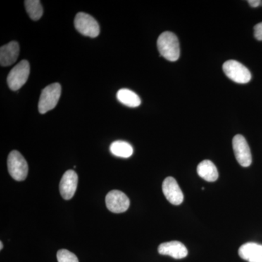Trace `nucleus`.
<instances>
[{
  "instance_id": "1",
  "label": "nucleus",
  "mask_w": 262,
  "mask_h": 262,
  "mask_svg": "<svg viewBox=\"0 0 262 262\" xmlns=\"http://www.w3.org/2000/svg\"><path fill=\"white\" fill-rule=\"evenodd\" d=\"M158 48L160 55L168 61H177L180 56L179 39L173 33H162L158 37Z\"/></svg>"
},
{
  "instance_id": "2",
  "label": "nucleus",
  "mask_w": 262,
  "mask_h": 262,
  "mask_svg": "<svg viewBox=\"0 0 262 262\" xmlns=\"http://www.w3.org/2000/svg\"><path fill=\"white\" fill-rule=\"evenodd\" d=\"M61 94V86L59 83L49 84L42 90L39 97L38 108L40 114H46L56 107Z\"/></svg>"
},
{
  "instance_id": "3",
  "label": "nucleus",
  "mask_w": 262,
  "mask_h": 262,
  "mask_svg": "<svg viewBox=\"0 0 262 262\" xmlns=\"http://www.w3.org/2000/svg\"><path fill=\"white\" fill-rule=\"evenodd\" d=\"M8 169L12 178L18 182L25 180L28 175V163L16 150H13L8 155Z\"/></svg>"
},
{
  "instance_id": "4",
  "label": "nucleus",
  "mask_w": 262,
  "mask_h": 262,
  "mask_svg": "<svg viewBox=\"0 0 262 262\" xmlns=\"http://www.w3.org/2000/svg\"><path fill=\"white\" fill-rule=\"evenodd\" d=\"M30 65L27 60H23L12 69L8 76V84L12 91H17L28 80Z\"/></svg>"
},
{
  "instance_id": "5",
  "label": "nucleus",
  "mask_w": 262,
  "mask_h": 262,
  "mask_svg": "<svg viewBox=\"0 0 262 262\" xmlns=\"http://www.w3.org/2000/svg\"><path fill=\"white\" fill-rule=\"evenodd\" d=\"M224 72L230 80L239 84L250 82L251 74L242 63L234 60H229L223 64Z\"/></svg>"
},
{
  "instance_id": "6",
  "label": "nucleus",
  "mask_w": 262,
  "mask_h": 262,
  "mask_svg": "<svg viewBox=\"0 0 262 262\" xmlns=\"http://www.w3.org/2000/svg\"><path fill=\"white\" fill-rule=\"evenodd\" d=\"M75 27L80 34L87 37H96L100 33L98 22L96 19L87 13H79L76 15Z\"/></svg>"
},
{
  "instance_id": "7",
  "label": "nucleus",
  "mask_w": 262,
  "mask_h": 262,
  "mask_svg": "<svg viewBox=\"0 0 262 262\" xmlns=\"http://www.w3.org/2000/svg\"><path fill=\"white\" fill-rule=\"evenodd\" d=\"M236 160L243 167H248L252 163V156L247 141L242 135H236L232 140Z\"/></svg>"
},
{
  "instance_id": "8",
  "label": "nucleus",
  "mask_w": 262,
  "mask_h": 262,
  "mask_svg": "<svg viewBox=\"0 0 262 262\" xmlns=\"http://www.w3.org/2000/svg\"><path fill=\"white\" fill-rule=\"evenodd\" d=\"M106 207L115 213L125 212L130 206V200L125 193L119 190H112L106 196Z\"/></svg>"
},
{
  "instance_id": "9",
  "label": "nucleus",
  "mask_w": 262,
  "mask_h": 262,
  "mask_svg": "<svg viewBox=\"0 0 262 262\" xmlns=\"http://www.w3.org/2000/svg\"><path fill=\"white\" fill-rule=\"evenodd\" d=\"M163 192L165 198L171 204L179 206L184 201V194L177 180L173 177H167L163 183Z\"/></svg>"
},
{
  "instance_id": "10",
  "label": "nucleus",
  "mask_w": 262,
  "mask_h": 262,
  "mask_svg": "<svg viewBox=\"0 0 262 262\" xmlns=\"http://www.w3.org/2000/svg\"><path fill=\"white\" fill-rule=\"evenodd\" d=\"M78 184V176L75 170L66 171L60 182L59 189L62 198L70 200L75 195Z\"/></svg>"
},
{
  "instance_id": "11",
  "label": "nucleus",
  "mask_w": 262,
  "mask_h": 262,
  "mask_svg": "<svg viewBox=\"0 0 262 262\" xmlns=\"http://www.w3.org/2000/svg\"><path fill=\"white\" fill-rule=\"evenodd\" d=\"M158 252L160 254L170 256L176 259H182L188 254L187 248L179 241H170L160 244Z\"/></svg>"
},
{
  "instance_id": "12",
  "label": "nucleus",
  "mask_w": 262,
  "mask_h": 262,
  "mask_svg": "<svg viewBox=\"0 0 262 262\" xmlns=\"http://www.w3.org/2000/svg\"><path fill=\"white\" fill-rule=\"evenodd\" d=\"M20 48L18 43L12 41L0 48V64L2 67H8L13 64L18 59Z\"/></svg>"
},
{
  "instance_id": "13",
  "label": "nucleus",
  "mask_w": 262,
  "mask_h": 262,
  "mask_svg": "<svg viewBox=\"0 0 262 262\" xmlns=\"http://www.w3.org/2000/svg\"><path fill=\"white\" fill-rule=\"evenodd\" d=\"M239 256L248 262H262V245L247 243L239 248Z\"/></svg>"
},
{
  "instance_id": "14",
  "label": "nucleus",
  "mask_w": 262,
  "mask_h": 262,
  "mask_svg": "<svg viewBox=\"0 0 262 262\" xmlns=\"http://www.w3.org/2000/svg\"><path fill=\"white\" fill-rule=\"evenodd\" d=\"M198 175L207 182H213L219 178V172L216 167L211 160L202 161L196 168Z\"/></svg>"
},
{
  "instance_id": "15",
  "label": "nucleus",
  "mask_w": 262,
  "mask_h": 262,
  "mask_svg": "<svg viewBox=\"0 0 262 262\" xmlns=\"http://www.w3.org/2000/svg\"><path fill=\"white\" fill-rule=\"evenodd\" d=\"M117 98L120 103L129 107H137L141 103L139 96L128 89L120 90L117 92Z\"/></svg>"
},
{
  "instance_id": "16",
  "label": "nucleus",
  "mask_w": 262,
  "mask_h": 262,
  "mask_svg": "<svg viewBox=\"0 0 262 262\" xmlns=\"http://www.w3.org/2000/svg\"><path fill=\"white\" fill-rule=\"evenodd\" d=\"M110 151L115 156L128 158L134 153V149L132 146L126 141H117L113 142L110 146Z\"/></svg>"
},
{
  "instance_id": "17",
  "label": "nucleus",
  "mask_w": 262,
  "mask_h": 262,
  "mask_svg": "<svg viewBox=\"0 0 262 262\" xmlns=\"http://www.w3.org/2000/svg\"><path fill=\"white\" fill-rule=\"evenodd\" d=\"M26 10L33 20H38L43 14V8L39 0H26L24 2Z\"/></svg>"
},
{
  "instance_id": "18",
  "label": "nucleus",
  "mask_w": 262,
  "mask_h": 262,
  "mask_svg": "<svg viewBox=\"0 0 262 262\" xmlns=\"http://www.w3.org/2000/svg\"><path fill=\"white\" fill-rule=\"evenodd\" d=\"M57 259L58 262H79L78 258L75 253L67 249H61L58 251Z\"/></svg>"
},
{
  "instance_id": "19",
  "label": "nucleus",
  "mask_w": 262,
  "mask_h": 262,
  "mask_svg": "<svg viewBox=\"0 0 262 262\" xmlns=\"http://www.w3.org/2000/svg\"><path fill=\"white\" fill-rule=\"evenodd\" d=\"M254 37L258 40L262 41V22L255 26Z\"/></svg>"
},
{
  "instance_id": "20",
  "label": "nucleus",
  "mask_w": 262,
  "mask_h": 262,
  "mask_svg": "<svg viewBox=\"0 0 262 262\" xmlns=\"http://www.w3.org/2000/svg\"><path fill=\"white\" fill-rule=\"evenodd\" d=\"M261 3L262 2L260 1V0H249L248 1L249 5L253 7V8H257V7L261 5Z\"/></svg>"
},
{
  "instance_id": "21",
  "label": "nucleus",
  "mask_w": 262,
  "mask_h": 262,
  "mask_svg": "<svg viewBox=\"0 0 262 262\" xmlns=\"http://www.w3.org/2000/svg\"><path fill=\"white\" fill-rule=\"evenodd\" d=\"M3 243L0 241V250H3Z\"/></svg>"
}]
</instances>
